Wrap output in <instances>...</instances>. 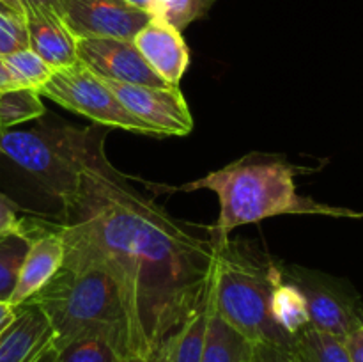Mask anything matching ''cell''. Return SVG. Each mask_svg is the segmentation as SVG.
Returning a JSON list of instances; mask_svg holds the SVG:
<instances>
[{
	"instance_id": "obj_23",
	"label": "cell",
	"mask_w": 363,
	"mask_h": 362,
	"mask_svg": "<svg viewBox=\"0 0 363 362\" xmlns=\"http://www.w3.org/2000/svg\"><path fill=\"white\" fill-rule=\"evenodd\" d=\"M213 4L215 0H155L152 16L169 21L183 32L188 25L204 18Z\"/></svg>"
},
{
	"instance_id": "obj_1",
	"label": "cell",
	"mask_w": 363,
	"mask_h": 362,
	"mask_svg": "<svg viewBox=\"0 0 363 362\" xmlns=\"http://www.w3.org/2000/svg\"><path fill=\"white\" fill-rule=\"evenodd\" d=\"M71 180L57 224L64 265L112 277L128 322V361L149 362L208 291L216 258L201 226L176 219L131 185L105 153L106 128L60 126Z\"/></svg>"
},
{
	"instance_id": "obj_34",
	"label": "cell",
	"mask_w": 363,
	"mask_h": 362,
	"mask_svg": "<svg viewBox=\"0 0 363 362\" xmlns=\"http://www.w3.org/2000/svg\"><path fill=\"white\" fill-rule=\"evenodd\" d=\"M149 362H163V358L160 357V355H156V357L152 358V361H149Z\"/></svg>"
},
{
	"instance_id": "obj_2",
	"label": "cell",
	"mask_w": 363,
	"mask_h": 362,
	"mask_svg": "<svg viewBox=\"0 0 363 362\" xmlns=\"http://www.w3.org/2000/svg\"><path fill=\"white\" fill-rule=\"evenodd\" d=\"M298 172L300 169L284 156L254 151L204 177L177 187L149 181L142 183L156 195L195 190L215 192L220 212L216 222L208 227L209 238L215 245L229 240V234L238 227L279 215L360 216V213L351 209L335 208L301 195L294 181Z\"/></svg>"
},
{
	"instance_id": "obj_25",
	"label": "cell",
	"mask_w": 363,
	"mask_h": 362,
	"mask_svg": "<svg viewBox=\"0 0 363 362\" xmlns=\"http://www.w3.org/2000/svg\"><path fill=\"white\" fill-rule=\"evenodd\" d=\"M21 209L23 208L0 192V236L21 231V222H23V219H20Z\"/></svg>"
},
{
	"instance_id": "obj_28",
	"label": "cell",
	"mask_w": 363,
	"mask_h": 362,
	"mask_svg": "<svg viewBox=\"0 0 363 362\" xmlns=\"http://www.w3.org/2000/svg\"><path fill=\"white\" fill-rule=\"evenodd\" d=\"M16 307L9 304V302H0V334L14 322L16 318Z\"/></svg>"
},
{
	"instance_id": "obj_14",
	"label": "cell",
	"mask_w": 363,
	"mask_h": 362,
	"mask_svg": "<svg viewBox=\"0 0 363 362\" xmlns=\"http://www.w3.org/2000/svg\"><path fill=\"white\" fill-rule=\"evenodd\" d=\"M23 20L28 34V48L53 70L80 62L77 38L55 11L46 7H25Z\"/></svg>"
},
{
	"instance_id": "obj_30",
	"label": "cell",
	"mask_w": 363,
	"mask_h": 362,
	"mask_svg": "<svg viewBox=\"0 0 363 362\" xmlns=\"http://www.w3.org/2000/svg\"><path fill=\"white\" fill-rule=\"evenodd\" d=\"M21 4H23V9L25 7H46V9L57 11L60 0H21Z\"/></svg>"
},
{
	"instance_id": "obj_32",
	"label": "cell",
	"mask_w": 363,
	"mask_h": 362,
	"mask_svg": "<svg viewBox=\"0 0 363 362\" xmlns=\"http://www.w3.org/2000/svg\"><path fill=\"white\" fill-rule=\"evenodd\" d=\"M0 4H2V6H6L7 9H9L13 14H16V16H20V18L25 16V9H23V4H21V0H0Z\"/></svg>"
},
{
	"instance_id": "obj_22",
	"label": "cell",
	"mask_w": 363,
	"mask_h": 362,
	"mask_svg": "<svg viewBox=\"0 0 363 362\" xmlns=\"http://www.w3.org/2000/svg\"><path fill=\"white\" fill-rule=\"evenodd\" d=\"M4 62H6L16 87L35 89V91H39L55 71L30 48L9 53L4 57Z\"/></svg>"
},
{
	"instance_id": "obj_11",
	"label": "cell",
	"mask_w": 363,
	"mask_h": 362,
	"mask_svg": "<svg viewBox=\"0 0 363 362\" xmlns=\"http://www.w3.org/2000/svg\"><path fill=\"white\" fill-rule=\"evenodd\" d=\"M28 233V251L21 263L16 287L9 298L13 307H20L41 291L64 265V241L57 224L32 222L23 219Z\"/></svg>"
},
{
	"instance_id": "obj_35",
	"label": "cell",
	"mask_w": 363,
	"mask_h": 362,
	"mask_svg": "<svg viewBox=\"0 0 363 362\" xmlns=\"http://www.w3.org/2000/svg\"><path fill=\"white\" fill-rule=\"evenodd\" d=\"M50 357H52V353H50ZM50 357H48V358H46V362H48V361H50Z\"/></svg>"
},
{
	"instance_id": "obj_19",
	"label": "cell",
	"mask_w": 363,
	"mask_h": 362,
	"mask_svg": "<svg viewBox=\"0 0 363 362\" xmlns=\"http://www.w3.org/2000/svg\"><path fill=\"white\" fill-rule=\"evenodd\" d=\"M45 105L39 91L27 87H13L0 91V133L13 130L16 124L39 119Z\"/></svg>"
},
{
	"instance_id": "obj_6",
	"label": "cell",
	"mask_w": 363,
	"mask_h": 362,
	"mask_svg": "<svg viewBox=\"0 0 363 362\" xmlns=\"http://www.w3.org/2000/svg\"><path fill=\"white\" fill-rule=\"evenodd\" d=\"M282 273L303 295L314 329L346 339L363 325V300L344 280L298 265L282 266Z\"/></svg>"
},
{
	"instance_id": "obj_15",
	"label": "cell",
	"mask_w": 363,
	"mask_h": 362,
	"mask_svg": "<svg viewBox=\"0 0 363 362\" xmlns=\"http://www.w3.org/2000/svg\"><path fill=\"white\" fill-rule=\"evenodd\" d=\"M209 284L204 298L199 302L197 307L191 309L181 325L174 330L160 350L163 362H201L204 351L206 330L209 319Z\"/></svg>"
},
{
	"instance_id": "obj_36",
	"label": "cell",
	"mask_w": 363,
	"mask_h": 362,
	"mask_svg": "<svg viewBox=\"0 0 363 362\" xmlns=\"http://www.w3.org/2000/svg\"><path fill=\"white\" fill-rule=\"evenodd\" d=\"M124 362H135V361H124Z\"/></svg>"
},
{
	"instance_id": "obj_3",
	"label": "cell",
	"mask_w": 363,
	"mask_h": 362,
	"mask_svg": "<svg viewBox=\"0 0 363 362\" xmlns=\"http://www.w3.org/2000/svg\"><path fill=\"white\" fill-rule=\"evenodd\" d=\"M28 302L45 312L53 348L78 337H101L128 361V322L112 277L94 266H66Z\"/></svg>"
},
{
	"instance_id": "obj_12",
	"label": "cell",
	"mask_w": 363,
	"mask_h": 362,
	"mask_svg": "<svg viewBox=\"0 0 363 362\" xmlns=\"http://www.w3.org/2000/svg\"><path fill=\"white\" fill-rule=\"evenodd\" d=\"M135 46L152 71L167 85H179L190 64V50L181 31L152 16L133 38Z\"/></svg>"
},
{
	"instance_id": "obj_18",
	"label": "cell",
	"mask_w": 363,
	"mask_h": 362,
	"mask_svg": "<svg viewBox=\"0 0 363 362\" xmlns=\"http://www.w3.org/2000/svg\"><path fill=\"white\" fill-rule=\"evenodd\" d=\"M272 318L289 337L296 336L300 330L311 325L307 302L301 291L291 280L282 275L275 280L269 297Z\"/></svg>"
},
{
	"instance_id": "obj_21",
	"label": "cell",
	"mask_w": 363,
	"mask_h": 362,
	"mask_svg": "<svg viewBox=\"0 0 363 362\" xmlns=\"http://www.w3.org/2000/svg\"><path fill=\"white\" fill-rule=\"evenodd\" d=\"M126 358L101 337H78L53 348L48 362H124Z\"/></svg>"
},
{
	"instance_id": "obj_31",
	"label": "cell",
	"mask_w": 363,
	"mask_h": 362,
	"mask_svg": "<svg viewBox=\"0 0 363 362\" xmlns=\"http://www.w3.org/2000/svg\"><path fill=\"white\" fill-rule=\"evenodd\" d=\"M121 2L128 4V6L135 7V9L145 11L152 16V7H155V0H121Z\"/></svg>"
},
{
	"instance_id": "obj_26",
	"label": "cell",
	"mask_w": 363,
	"mask_h": 362,
	"mask_svg": "<svg viewBox=\"0 0 363 362\" xmlns=\"http://www.w3.org/2000/svg\"><path fill=\"white\" fill-rule=\"evenodd\" d=\"M254 362H294L286 350L268 344H255Z\"/></svg>"
},
{
	"instance_id": "obj_5",
	"label": "cell",
	"mask_w": 363,
	"mask_h": 362,
	"mask_svg": "<svg viewBox=\"0 0 363 362\" xmlns=\"http://www.w3.org/2000/svg\"><path fill=\"white\" fill-rule=\"evenodd\" d=\"M39 94L59 103L64 109L87 117L103 128H119L142 135H155L151 126L131 116L123 103L117 99L99 75L82 62L74 66L55 70Z\"/></svg>"
},
{
	"instance_id": "obj_20",
	"label": "cell",
	"mask_w": 363,
	"mask_h": 362,
	"mask_svg": "<svg viewBox=\"0 0 363 362\" xmlns=\"http://www.w3.org/2000/svg\"><path fill=\"white\" fill-rule=\"evenodd\" d=\"M27 251L28 233L25 222H21V231L0 236V302H9Z\"/></svg>"
},
{
	"instance_id": "obj_33",
	"label": "cell",
	"mask_w": 363,
	"mask_h": 362,
	"mask_svg": "<svg viewBox=\"0 0 363 362\" xmlns=\"http://www.w3.org/2000/svg\"><path fill=\"white\" fill-rule=\"evenodd\" d=\"M0 13H11V11L7 9L6 6H2V4H0ZM11 14H13V13H11Z\"/></svg>"
},
{
	"instance_id": "obj_4",
	"label": "cell",
	"mask_w": 363,
	"mask_h": 362,
	"mask_svg": "<svg viewBox=\"0 0 363 362\" xmlns=\"http://www.w3.org/2000/svg\"><path fill=\"white\" fill-rule=\"evenodd\" d=\"M209 275V300L216 314L254 344L287 350L291 337L273 322L269 297L282 266L245 241L215 245Z\"/></svg>"
},
{
	"instance_id": "obj_13",
	"label": "cell",
	"mask_w": 363,
	"mask_h": 362,
	"mask_svg": "<svg viewBox=\"0 0 363 362\" xmlns=\"http://www.w3.org/2000/svg\"><path fill=\"white\" fill-rule=\"evenodd\" d=\"M14 322L0 334V362H46L53 351V330L32 302L16 307Z\"/></svg>"
},
{
	"instance_id": "obj_10",
	"label": "cell",
	"mask_w": 363,
	"mask_h": 362,
	"mask_svg": "<svg viewBox=\"0 0 363 362\" xmlns=\"http://www.w3.org/2000/svg\"><path fill=\"white\" fill-rule=\"evenodd\" d=\"M78 59L96 75L126 84L167 87L165 82L149 67L133 41L112 38L77 39Z\"/></svg>"
},
{
	"instance_id": "obj_27",
	"label": "cell",
	"mask_w": 363,
	"mask_h": 362,
	"mask_svg": "<svg viewBox=\"0 0 363 362\" xmlns=\"http://www.w3.org/2000/svg\"><path fill=\"white\" fill-rule=\"evenodd\" d=\"M346 346L351 362H363V325L346 337Z\"/></svg>"
},
{
	"instance_id": "obj_17",
	"label": "cell",
	"mask_w": 363,
	"mask_h": 362,
	"mask_svg": "<svg viewBox=\"0 0 363 362\" xmlns=\"http://www.w3.org/2000/svg\"><path fill=\"white\" fill-rule=\"evenodd\" d=\"M286 351L294 362H351L346 341L312 325L291 337Z\"/></svg>"
},
{
	"instance_id": "obj_8",
	"label": "cell",
	"mask_w": 363,
	"mask_h": 362,
	"mask_svg": "<svg viewBox=\"0 0 363 362\" xmlns=\"http://www.w3.org/2000/svg\"><path fill=\"white\" fill-rule=\"evenodd\" d=\"M103 82L123 103L124 109L138 121L151 126L158 137H183L194 130V117L179 85L152 87L110 78H103Z\"/></svg>"
},
{
	"instance_id": "obj_9",
	"label": "cell",
	"mask_w": 363,
	"mask_h": 362,
	"mask_svg": "<svg viewBox=\"0 0 363 362\" xmlns=\"http://www.w3.org/2000/svg\"><path fill=\"white\" fill-rule=\"evenodd\" d=\"M77 39L112 38L133 41L151 14L121 0H60L55 11Z\"/></svg>"
},
{
	"instance_id": "obj_29",
	"label": "cell",
	"mask_w": 363,
	"mask_h": 362,
	"mask_svg": "<svg viewBox=\"0 0 363 362\" xmlns=\"http://www.w3.org/2000/svg\"><path fill=\"white\" fill-rule=\"evenodd\" d=\"M13 87H16V85H14L9 70H7L6 62H4V57H0V91H6V89Z\"/></svg>"
},
{
	"instance_id": "obj_37",
	"label": "cell",
	"mask_w": 363,
	"mask_h": 362,
	"mask_svg": "<svg viewBox=\"0 0 363 362\" xmlns=\"http://www.w3.org/2000/svg\"><path fill=\"white\" fill-rule=\"evenodd\" d=\"M248 362H254V358H252V361H248Z\"/></svg>"
},
{
	"instance_id": "obj_7",
	"label": "cell",
	"mask_w": 363,
	"mask_h": 362,
	"mask_svg": "<svg viewBox=\"0 0 363 362\" xmlns=\"http://www.w3.org/2000/svg\"><path fill=\"white\" fill-rule=\"evenodd\" d=\"M0 153L30 174L52 197H59L69 183L71 160L60 128L4 131Z\"/></svg>"
},
{
	"instance_id": "obj_16",
	"label": "cell",
	"mask_w": 363,
	"mask_h": 362,
	"mask_svg": "<svg viewBox=\"0 0 363 362\" xmlns=\"http://www.w3.org/2000/svg\"><path fill=\"white\" fill-rule=\"evenodd\" d=\"M254 353L255 344L233 329L222 316L213 311V307L209 309L201 362H248L254 358Z\"/></svg>"
},
{
	"instance_id": "obj_24",
	"label": "cell",
	"mask_w": 363,
	"mask_h": 362,
	"mask_svg": "<svg viewBox=\"0 0 363 362\" xmlns=\"http://www.w3.org/2000/svg\"><path fill=\"white\" fill-rule=\"evenodd\" d=\"M28 48V34L23 18L0 13V57Z\"/></svg>"
}]
</instances>
